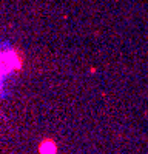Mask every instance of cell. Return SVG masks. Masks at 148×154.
Listing matches in <instances>:
<instances>
[{
	"mask_svg": "<svg viewBox=\"0 0 148 154\" xmlns=\"http://www.w3.org/2000/svg\"><path fill=\"white\" fill-rule=\"evenodd\" d=\"M40 154H57V143L53 139H43L39 145Z\"/></svg>",
	"mask_w": 148,
	"mask_h": 154,
	"instance_id": "cell-1",
	"label": "cell"
}]
</instances>
